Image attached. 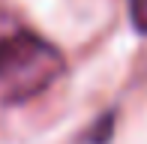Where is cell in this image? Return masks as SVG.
Instances as JSON below:
<instances>
[{
    "label": "cell",
    "instance_id": "1",
    "mask_svg": "<svg viewBox=\"0 0 147 144\" xmlns=\"http://www.w3.org/2000/svg\"><path fill=\"white\" fill-rule=\"evenodd\" d=\"M63 72V54L36 33L0 39V102H27Z\"/></svg>",
    "mask_w": 147,
    "mask_h": 144
},
{
    "label": "cell",
    "instance_id": "2",
    "mask_svg": "<svg viewBox=\"0 0 147 144\" xmlns=\"http://www.w3.org/2000/svg\"><path fill=\"white\" fill-rule=\"evenodd\" d=\"M129 15L138 33H147V0H129Z\"/></svg>",
    "mask_w": 147,
    "mask_h": 144
}]
</instances>
